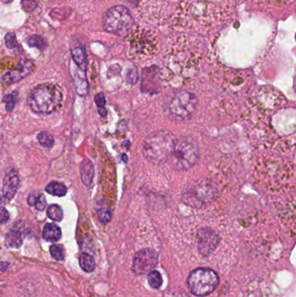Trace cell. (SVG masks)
<instances>
[{"label": "cell", "mask_w": 296, "mask_h": 297, "mask_svg": "<svg viewBox=\"0 0 296 297\" xmlns=\"http://www.w3.org/2000/svg\"><path fill=\"white\" fill-rule=\"evenodd\" d=\"M15 95H6L3 98V102H5V106H6L7 111H11L15 106L16 101H15Z\"/></svg>", "instance_id": "4316f807"}, {"label": "cell", "mask_w": 296, "mask_h": 297, "mask_svg": "<svg viewBox=\"0 0 296 297\" xmlns=\"http://www.w3.org/2000/svg\"><path fill=\"white\" fill-rule=\"evenodd\" d=\"M95 102L96 104L98 105V107H99V109H100V108H104V106H105L106 103L105 97H104V94H103V93H99L98 95H96Z\"/></svg>", "instance_id": "f1b7e54d"}, {"label": "cell", "mask_w": 296, "mask_h": 297, "mask_svg": "<svg viewBox=\"0 0 296 297\" xmlns=\"http://www.w3.org/2000/svg\"><path fill=\"white\" fill-rule=\"evenodd\" d=\"M9 217H10V215H9L6 208L0 206V224L5 223L8 221Z\"/></svg>", "instance_id": "f546056e"}, {"label": "cell", "mask_w": 296, "mask_h": 297, "mask_svg": "<svg viewBox=\"0 0 296 297\" xmlns=\"http://www.w3.org/2000/svg\"><path fill=\"white\" fill-rule=\"evenodd\" d=\"M197 108V99L187 91L171 93L165 99L164 112L170 119L184 121L191 118Z\"/></svg>", "instance_id": "277c9868"}, {"label": "cell", "mask_w": 296, "mask_h": 297, "mask_svg": "<svg viewBox=\"0 0 296 297\" xmlns=\"http://www.w3.org/2000/svg\"><path fill=\"white\" fill-rule=\"evenodd\" d=\"M134 24V19L126 7L116 5L109 8L102 17V26L107 32L124 36Z\"/></svg>", "instance_id": "8992f818"}, {"label": "cell", "mask_w": 296, "mask_h": 297, "mask_svg": "<svg viewBox=\"0 0 296 297\" xmlns=\"http://www.w3.org/2000/svg\"><path fill=\"white\" fill-rule=\"evenodd\" d=\"M217 196V189L209 183H197L191 185L184 194V201L195 208L209 204Z\"/></svg>", "instance_id": "52a82bcc"}, {"label": "cell", "mask_w": 296, "mask_h": 297, "mask_svg": "<svg viewBox=\"0 0 296 297\" xmlns=\"http://www.w3.org/2000/svg\"><path fill=\"white\" fill-rule=\"evenodd\" d=\"M27 43L28 45H30L31 47H36L39 50H44L47 46V43L45 41V39L37 35L31 36V38L28 39Z\"/></svg>", "instance_id": "7402d4cb"}, {"label": "cell", "mask_w": 296, "mask_h": 297, "mask_svg": "<svg viewBox=\"0 0 296 297\" xmlns=\"http://www.w3.org/2000/svg\"><path fill=\"white\" fill-rule=\"evenodd\" d=\"M198 248L201 254L209 255L217 247L220 238L210 228H202L197 235Z\"/></svg>", "instance_id": "30bf717a"}, {"label": "cell", "mask_w": 296, "mask_h": 297, "mask_svg": "<svg viewBox=\"0 0 296 297\" xmlns=\"http://www.w3.org/2000/svg\"><path fill=\"white\" fill-rule=\"evenodd\" d=\"M62 236L61 229L53 223H49L44 226L43 230V237L44 240L51 243H56L60 240Z\"/></svg>", "instance_id": "4fadbf2b"}, {"label": "cell", "mask_w": 296, "mask_h": 297, "mask_svg": "<svg viewBox=\"0 0 296 297\" xmlns=\"http://www.w3.org/2000/svg\"><path fill=\"white\" fill-rule=\"evenodd\" d=\"M98 215L100 222H102V223H108L111 220V216H112L110 209L108 208H99Z\"/></svg>", "instance_id": "cb8c5ba5"}, {"label": "cell", "mask_w": 296, "mask_h": 297, "mask_svg": "<svg viewBox=\"0 0 296 297\" xmlns=\"http://www.w3.org/2000/svg\"><path fill=\"white\" fill-rule=\"evenodd\" d=\"M94 177V166L91 161L85 159L81 164V178L85 185H92Z\"/></svg>", "instance_id": "9a60e30c"}, {"label": "cell", "mask_w": 296, "mask_h": 297, "mask_svg": "<svg viewBox=\"0 0 296 297\" xmlns=\"http://www.w3.org/2000/svg\"><path fill=\"white\" fill-rule=\"evenodd\" d=\"M4 41H5V45L7 48L13 49L16 48L17 46V38L16 35L13 32H9L5 35L4 38Z\"/></svg>", "instance_id": "d4e9b609"}, {"label": "cell", "mask_w": 296, "mask_h": 297, "mask_svg": "<svg viewBox=\"0 0 296 297\" xmlns=\"http://www.w3.org/2000/svg\"><path fill=\"white\" fill-rule=\"evenodd\" d=\"M199 157L200 150L197 142L193 137H179L176 139L167 163L174 170L186 171L197 164Z\"/></svg>", "instance_id": "3957f363"}, {"label": "cell", "mask_w": 296, "mask_h": 297, "mask_svg": "<svg viewBox=\"0 0 296 297\" xmlns=\"http://www.w3.org/2000/svg\"><path fill=\"white\" fill-rule=\"evenodd\" d=\"M37 199H38V197L36 196L35 193H32V194H31V195L29 196V198H28V203H29L30 205H31V206H33V205L36 204Z\"/></svg>", "instance_id": "1f68e13d"}, {"label": "cell", "mask_w": 296, "mask_h": 297, "mask_svg": "<svg viewBox=\"0 0 296 297\" xmlns=\"http://www.w3.org/2000/svg\"><path fill=\"white\" fill-rule=\"evenodd\" d=\"M74 83H75L76 92L79 94V96H86L89 93V84L85 72L79 71L76 73L74 77Z\"/></svg>", "instance_id": "7c38bea8"}, {"label": "cell", "mask_w": 296, "mask_h": 297, "mask_svg": "<svg viewBox=\"0 0 296 297\" xmlns=\"http://www.w3.org/2000/svg\"><path fill=\"white\" fill-rule=\"evenodd\" d=\"M158 263V256L153 249H145L136 253L133 260L132 270L136 275H144L154 270Z\"/></svg>", "instance_id": "ba28073f"}, {"label": "cell", "mask_w": 296, "mask_h": 297, "mask_svg": "<svg viewBox=\"0 0 296 297\" xmlns=\"http://www.w3.org/2000/svg\"><path fill=\"white\" fill-rule=\"evenodd\" d=\"M22 7L26 12H32L37 8V0H21Z\"/></svg>", "instance_id": "484cf974"}, {"label": "cell", "mask_w": 296, "mask_h": 297, "mask_svg": "<svg viewBox=\"0 0 296 297\" xmlns=\"http://www.w3.org/2000/svg\"><path fill=\"white\" fill-rule=\"evenodd\" d=\"M47 215L49 218L55 222H60L64 217V212L60 206L52 204L48 207Z\"/></svg>", "instance_id": "d6986e66"}, {"label": "cell", "mask_w": 296, "mask_h": 297, "mask_svg": "<svg viewBox=\"0 0 296 297\" xmlns=\"http://www.w3.org/2000/svg\"><path fill=\"white\" fill-rule=\"evenodd\" d=\"M45 191L49 194L56 197H64L67 193L66 186L58 182H51L49 185H46Z\"/></svg>", "instance_id": "e0dca14e"}, {"label": "cell", "mask_w": 296, "mask_h": 297, "mask_svg": "<svg viewBox=\"0 0 296 297\" xmlns=\"http://www.w3.org/2000/svg\"><path fill=\"white\" fill-rule=\"evenodd\" d=\"M28 104L34 112L50 114L61 105L63 93L58 86L43 84L31 91L28 96Z\"/></svg>", "instance_id": "7a4b0ae2"}, {"label": "cell", "mask_w": 296, "mask_h": 297, "mask_svg": "<svg viewBox=\"0 0 296 297\" xmlns=\"http://www.w3.org/2000/svg\"><path fill=\"white\" fill-rule=\"evenodd\" d=\"M71 51H72V58L77 65L81 71L85 72L88 65V59H87V55L85 52V48L82 46L75 47V48H72Z\"/></svg>", "instance_id": "5bb4252c"}, {"label": "cell", "mask_w": 296, "mask_h": 297, "mask_svg": "<svg viewBox=\"0 0 296 297\" xmlns=\"http://www.w3.org/2000/svg\"><path fill=\"white\" fill-rule=\"evenodd\" d=\"M148 282L150 287L155 290H158L163 284V277L158 271L153 270V271H150L148 276Z\"/></svg>", "instance_id": "ffe728a7"}, {"label": "cell", "mask_w": 296, "mask_h": 297, "mask_svg": "<svg viewBox=\"0 0 296 297\" xmlns=\"http://www.w3.org/2000/svg\"><path fill=\"white\" fill-rule=\"evenodd\" d=\"M12 0H3V3H10Z\"/></svg>", "instance_id": "e575fe53"}, {"label": "cell", "mask_w": 296, "mask_h": 297, "mask_svg": "<svg viewBox=\"0 0 296 297\" xmlns=\"http://www.w3.org/2000/svg\"><path fill=\"white\" fill-rule=\"evenodd\" d=\"M37 138H38L39 144L43 145L44 147L51 148L54 144V138L51 136V134L48 133L46 131L40 132L38 134Z\"/></svg>", "instance_id": "44dd1931"}, {"label": "cell", "mask_w": 296, "mask_h": 297, "mask_svg": "<svg viewBox=\"0 0 296 297\" xmlns=\"http://www.w3.org/2000/svg\"><path fill=\"white\" fill-rule=\"evenodd\" d=\"M5 246L9 249H17L22 244V236L17 230H11L5 236Z\"/></svg>", "instance_id": "2e32d148"}, {"label": "cell", "mask_w": 296, "mask_h": 297, "mask_svg": "<svg viewBox=\"0 0 296 297\" xmlns=\"http://www.w3.org/2000/svg\"><path fill=\"white\" fill-rule=\"evenodd\" d=\"M79 264L85 272H92L95 270V260L87 253H83L79 257Z\"/></svg>", "instance_id": "ac0fdd59"}, {"label": "cell", "mask_w": 296, "mask_h": 297, "mask_svg": "<svg viewBox=\"0 0 296 297\" xmlns=\"http://www.w3.org/2000/svg\"><path fill=\"white\" fill-rule=\"evenodd\" d=\"M19 184V176L17 171L10 169L6 171L3 181V187L0 191V203H7L13 198Z\"/></svg>", "instance_id": "9c48e42d"}, {"label": "cell", "mask_w": 296, "mask_h": 297, "mask_svg": "<svg viewBox=\"0 0 296 297\" xmlns=\"http://www.w3.org/2000/svg\"><path fill=\"white\" fill-rule=\"evenodd\" d=\"M8 266H9V263H0V274L4 272Z\"/></svg>", "instance_id": "d6a6232c"}, {"label": "cell", "mask_w": 296, "mask_h": 297, "mask_svg": "<svg viewBox=\"0 0 296 297\" xmlns=\"http://www.w3.org/2000/svg\"><path fill=\"white\" fill-rule=\"evenodd\" d=\"M46 204L47 203H46V198H45V197L43 194L38 196L37 201H36V204H35L37 209H38V210H44L45 207H46Z\"/></svg>", "instance_id": "83f0119b"}, {"label": "cell", "mask_w": 296, "mask_h": 297, "mask_svg": "<svg viewBox=\"0 0 296 297\" xmlns=\"http://www.w3.org/2000/svg\"><path fill=\"white\" fill-rule=\"evenodd\" d=\"M217 274L208 268L193 270L188 277V288L196 297H207L213 293L219 285Z\"/></svg>", "instance_id": "5b68a950"}, {"label": "cell", "mask_w": 296, "mask_h": 297, "mask_svg": "<svg viewBox=\"0 0 296 297\" xmlns=\"http://www.w3.org/2000/svg\"><path fill=\"white\" fill-rule=\"evenodd\" d=\"M33 70H34V64L30 60L24 59L20 61L17 68L7 72L2 77V82L6 85L18 82L21 79L31 74V72H33Z\"/></svg>", "instance_id": "8fae6325"}, {"label": "cell", "mask_w": 296, "mask_h": 297, "mask_svg": "<svg viewBox=\"0 0 296 297\" xmlns=\"http://www.w3.org/2000/svg\"><path fill=\"white\" fill-rule=\"evenodd\" d=\"M50 252H51V256L57 261H62V260L65 259V251L60 245H56V244L51 245L50 247Z\"/></svg>", "instance_id": "603a6c76"}, {"label": "cell", "mask_w": 296, "mask_h": 297, "mask_svg": "<svg viewBox=\"0 0 296 297\" xmlns=\"http://www.w3.org/2000/svg\"><path fill=\"white\" fill-rule=\"evenodd\" d=\"M138 76H137V72L136 71H130L127 75V79L129 83L131 84H135L137 81Z\"/></svg>", "instance_id": "4dcf8cb0"}, {"label": "cell", "mask_w": 296, "mask_h": 297, "mask_svg": "<svg viewBox=\"0 0 296 297\" xmlns=\"http://www.w3.org/2000/svg\"><path fill=\"white\" fill-rule=\"evenodd\" d=\"M99 113H100L101 116H104L106 115V109L104 108H100Z\"/></svg>", "instance_id": "836d02e7"}, {"label": "cell", "mask_w": 296, "mask_h": 297, "mask_svg": "<svg viewBox=\"0 0 296 297\" xmlns=\"http://www.w3.org/2000/svg\"><path fill=\"white\" fill-rule=\"evenodd\" d=\"M177 137L167 130H160L151 133L143 143V153L151 164H162L167 163L173 150Z\"/></svg>", "instance_id": "6da1fadb"}]
</instances>
